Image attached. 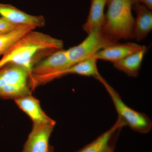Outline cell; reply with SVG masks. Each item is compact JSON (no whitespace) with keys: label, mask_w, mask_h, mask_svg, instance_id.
Here are the masks:
<instances>
[{"label":"cell","mask_w":152,"mask_h":152,"mask_svg":"<svg viewBox=\"0 0 152 152\" xmlns=\"http://www.w3.org/2000/svg\"><path fill=\"white\" fill-rule=\"evenodd\" d=\"M124 126L118 119L111 128L76 152H110L115 150L120 131Z\"/></svg>","instance_id":"6"},{"label":"cell","mask_w":152,"mask_h":152,"mask_svg":"<svg viewBox=\"0 0 152 152\" xmlns=\"http://www.w3.org/2000/svg\"><path fill=\"white\" fill-rule=\"evenodd\" d=\"M36 28L30 26L20 27L7 34H0V56L3 55L18 39L26 33Z\"/></svg>","instance_id":"15"},{"label":"cell","mask_w":152,"mask_h":152,"mask_svg":"<svg viewBox=\"0 0 152 152\" xmlns=\"http://www.w3.org/2000/svg\"><path fill=\"white\" fill-rule=\"evenodd\" d=\"M30 75L28 70L21 66L6 65L0 68V88L12 86L30 88Z\"/></svg>","instance_id":"9"},{"label":"cell","mask_w":152,"mask_h":152,"mask_svg":"<svg viewBox=\"0 0 152 152\" xmlns=\"http://www.w3.org/2000/svg\"><path fill=\"white\" fill-rule=\"evenodd\" d=\"M139 0H108L105 20L102 28L116 40L134 39L135 18L132 14Z\"/></svg>","instance_id":"2"},{"label":"cell","mask_w":152,"mask_h":152,"mask_svg":"<svg viewBox=\"0 0 152 152\" xmlns=\"http://www.w3.org/2000/svg\"><path fill=\"white\" fill-rule=\"evenodd\" d=\"M14 100L20 109L28 116L33 124H56V121L43 110L39 100L31 94L17 98Z\"/></svg>","instance_id":"8"},{"label":"cell","mask_w":152,"mask_h":152,"mask_svg":"<svg viewBox=\"0 0 152 152\" xmlns=\"http://www.w3.org/2000/svg\"><path fill=\"white\" fill-rule=\"evenodd\" d=\"M133 8L137 16L135 19L134 37L137 41H142L152 29V12L140 3H137Z\"/></svg>","instance_id":"11"},{"label":"cell","mask_w":152,"mask_h":152,"mask_svg":"<svg viewBox=\"0 0 152 152\" xmlns=\"http://www.w3.org/2000/svg\"><path fill=\"white\" fill-rule=\"evenodd\" d=\"M148 48L129 55L124 58L113 63L114 67L129 77H136L139 75L142 62Z\"/></svg>","instance_id":"13"},{"label":"cell","mask_w":152,"mask_h":152,"mask_svg":"<svg viewBox=\"0 0 152 152\" xmlns=\"http://www.w3.org/2000/svg\"><path fill=\"white\" fill-rule=\"evenodd\" d=\"M102 28L92 30L80 43L66 50L72 66L94 57L98 52L107 47L118 43Z\"/></svg>","instance_id":"4"},{"label":"cell","mask_w":152,"mask_h":152,"mask_svg":"<svg viewBox=\"0 0 152 152\" xmlns=\"http://www.w3.org/2000/svg\"><path fill=\"white\" fill-rule=\"evenodd\" d=\"M114 151H115V150H113V151H111L110 152H114Z\"/></svg>","instance_id":"18"},{"label":"cell","mask_w":152,"mask_h":152,"mask_svg":"<svg viewBox=\"0 0 152 152\" xmlns=\"http://www.w3.org/2000/svg\"><path fill=\"white\" fill-rule=\"evenodd\" d=\"M108 1V0H107V1Z\"/></svg>","instance_id":"20"},{"label":"cell","mask_w":152,"mask_h":152,"mask_svg":"<svg viewBox=\"0 0 152 152\" xmlns=\"http://www.w3.org/2000/svg\"><path fill=\"white\" fill-rule=\"evenodd\" d=\"M140 3H142L144 6H145L149 10H152V0H139Z\"/></svg>","instance_id":"17"},{"label":"cell","mask_w":152,"mask_h":152,"mask_svg":"<svg viewBox=\"0 0 152 152\" xmlns=\"http://www.w3.org/2000/svg\"><path fill=\"white\" fill-rule=\"evenodd\" d=\"M107 0H91V7L86 21L83 28L87 34L96 28H102L105 20L104 9Z\"/></svg>","instance_id":"12"},{"label":"cell","mask_w":152,"mask_h":152,"mask_svg":"<svg viewBox=\"0 0 152 152\" xmlns=\"http://www.w3.org/2000/svg\"><path fill=\"white\" fill-rule=\"evenodd\" d=\"M55 125L33 124L22 152H53L49 140Z\"/></svg>","instance_id":"5"},{"label":"cell","mask_w":152,"mask_h":152,"mask_svg":"<svg viewBox=\"0 0 152 152\" xmlns=\"http://www.w3.org/2000/svg\"><path fill=\"white\" fill-rule=\"evenodd\" d=\"M146 47L145 46L131 42L123 44L118 43L101 50L94 57L98 60H104L113 63L141 50Z\"/></svg>","instance_id":"10"},{"label":"cell","mask_w":152,"mask_h":152,"mask_svg":"<svg viewBox=\"0 0 152 152\" xmlns=\"http://www.w3.org/2000/svg\"><path fill=\"white\" fill-rule=\"evenodd\" d=\"M20 26L13 23L4 17H0V34L11 32L20 27Z\"/></svg>","instance_id":"16"},{"label":"cell","mask_w":152,"mask_h":152,"mask_svg":"<svg viewBox=\"0 0 152 152\" xmlns=\"http://www.w3.org/2000/svg\"></svg>","instance_id":"19"},{"label":"cell","mask_w":152,"mask_h":152,"mask_svg":"<svg viewBox=\"0 0 152 152\" xmlns=\"http://www.w3.org/2000/svg\"><path fill=\"white\" fill-rule=\"evenodd\" d=\"M0 15L20 26L42 27L45 24V20L43 16L29 15L10 4L0 3Z\"/></svg>","instance_id":"7"},{"label":"cell","mask_w":152,"mask_h":152,"mask_svg":"<svg viewBox=\"0 0 152 152\" xmlns=\"http://www.w3.org/2000/svg\"><path fill=\"white\" fill-rule=\"evenodd\" d=\"M62 40L34 30L18 39L3 55L0 68L14 64L26 68L31 72L38 62L59 50L63 49Z\"/></svg>","instance_id":"1"},{"label":"cell","mask_w":152,"mask_h":152,"mask_svg":"<svg viewBox=\"0 0 152 152\" xmlns=\"http://www.w3.org/2000/svg\"><path fill=\"white\" fill-rule=\"evenodd\" d=\"M103 85L111 99L118 113V119L133 131L141 133L149 132L152 128V121L146 114L135 110L125 103L121 96L100 74L95 78Z\"/></svg>","instance_id":"3"},{"label":"cell","mask_w":152,"mask_h":152,"mask_svg":"<svg viewBox=\"0 0 152 152\" xmlns=\"http://www.w3.org/2000/svg\"><path fill=\"white\" fill-rule=\"evenodd\" d=\"M97 61L94 56L79 62L61 72L58 78L70 74L96 77L100 75L97 66Z\"/></svg>","instance_id":"14"}]
</instances>
